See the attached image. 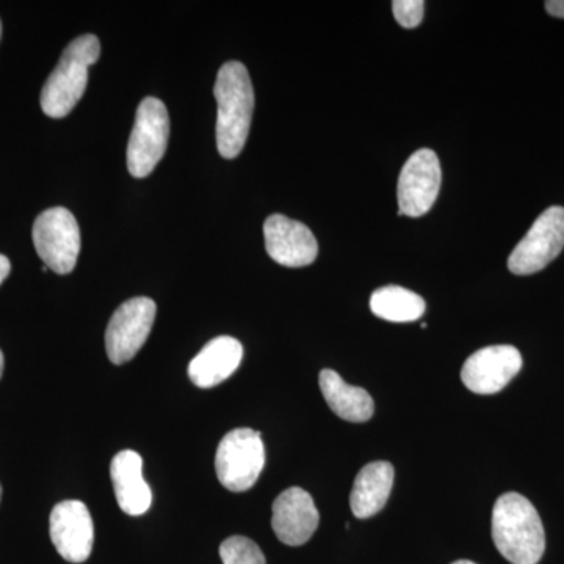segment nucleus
I'll list each match as a JSON object with an SVG mask.
<instances>
[{
  "label": "nucleus",
  "instance_id": "25",
  "mask_svg": "<svg viewBox=\"0 0 564 564\" xmlns=\"http://www.w3.org/2000/svg\"><path fill=\"white\" fill-rule=\"evenodd\" d=\"M0 36H2V22H0Z\"/></svg>",
  "mask_w": 564,
  "mask_h": 564
},
{
  "label": "nucleus",
  "instance_id": "20",
  "mask_svg": "<svg viewBox=\"0 0 564 564\" xmlns=\"http://www.w3.org/2000/svg\"><path fill=\"white\" fill-rule=\"evenodd\" d=\"M393 17L404 29H415L423 20L425 2L423 0H393Z\"/></svg>",
  "mask_w": 564,
  "mask_h": 564
},
{
  "label": "nucleus",
  "instance_id": "9",
  "mask_svg": "<svg viewBox=\"0 0 564 564\" xmlns=\"http://www.w3.org/2000/svg\"><path fill=\"white\" fill-rule=\"evenodd\" d=\"M440 158L432 150L415 151L406 163L399 177L397 198H399V215L419 218L432 209L441 191Z\"/></svg>",
  "mask_w": 564,
  "mask_h": 564
},
{
  "label": "nucleus",
  "instance_id": "22",
  "mask_svg": "<svg viewBox=\"0 0 564 564\" xmlns=\"http://www.w3.org/2000/svg\"><path fill=\"white\" fill-rule=\"evenodd\" d=\"M10 272L11 263L9 258H7V256L0 254V285H2V282L9 278Z\"/></svg>",
  "mask_w": 564,
  "mask_h": 564
},
{
  "label": "nucleus",
  "instance_id": "1",
  "mask_svg": "<svg viewBox=\"0 0 564 564\" xmlns=\"http://www.w3.org/2000/svg\"><path fill=\"white\" fill-rule=\"evenodd\" d=\"M492 540L511 564H538L545 551L543 522L527 497L507 492L492 510Z\"/></svg>",
  "mask_w": 564,
  "mask_h": 564
},
{
  "label": "nucleus",
  "instance_id": "12",
  "mask_svg": "<svg viewBox=\"0 0 564 564\" xmlns=\"http://www.w3.org/2000/svg\"><path fill=\"white\" fill-rule=\"evenodd\" d=\"M265 250L280 265L300 269L317 259L318 243L313 231L303 223L284 215H270L263 223Z\"/></svg>",
  "mask_w": 564,
  "mask_h": 564
},
{
  "label": "nucleus",
  "instance_id": "23",
  "mask_svg": "<svg viewBox=\"0 0 564 564\" xmlns=\"http://www.w3.org/2000/svg\"><path fill=\"white\" fill-rule=\"evenodd\" d=\"M3 373V352L0 350V378H2Z\"/></svg>",
  "mask_w": 564,
  "mask_h": 564
},
{
  "label": "nucleus",
  "instance_id": "16",
  "mask_svg": "<svg viewBox=\"0 0 564 564\" xmlns=\"http://www.w3.org/2000/svg\"><path fill=\"white\" fill-rule=\"evenodd\" d=\"M393 475L392 464L386 462L370 463L359 470L350 496V507L356 518H372L383 510L391 496Z\"/></svg>",
  "mask_w": 564,
  "mask_h": 564
},
{
  "label": "nucleus",
  "instance_id": "24",
  "mask_svg": "<svg viewBox=\"0 0 564 564\" xmlns=\"http://www.w3.org/2000/svg\"><path fill=\"white\" fill-rule=\"evenodd\" d=\"M452 564H477V563L469 562V560H458V562H455Z\"/></svg>",
  "mask_w": 564,
  "mask_h": 564
},
{
  "label": "nucleus",
  "instance_id": "7",
  "mask_svg": "<svg viewBox=\"0 0 564 564\" xmlns=\"http://www.w3.org/2000/svg\"><path fill=\"white\" fill-rule=\"evenodd\" d=\"M564 248V207L544 210L524 239L508 258V269L519 276L541 272L558 258Z\"/></svg>",
  "mask_w": 564,
  "mask_h": 564
},
{
  "label": "nucleus",
  "instance_id": "18",
  "mask_svg": "<svg viewBox=\"0 0 564 564\" xmlns=\"http://www.w3.org/2000/svg\"><path fill=\"white\" fill-rule=\"evenodd\" d=\"M370 310L383 321L408 323L419 321L425 314L426 304L417 293L399 285H386L372 293Z\"/></svg>",
  "mask_w": 564,
  "mask_h": 564
},
{
  "label": "nucleus",
  "instance_id": "11",
  "mask_svg": "<svg viewBox=\"0 0 564 564\" xmlns=\"http://www.w3.org/2000/svg\"><path fill=\"white\" fill-rule=\"evenodd\" d=\"M51 540L66 562H87L95 544V524L87 505L80 500L55 505L51 513Z\"/></svg>",
  "mask_w": 564,
  "mask_h": 564
},
{
  "label": "nucleus",
  "instance_id": "17",
  "mask_svg": "<svg viewBox=\"0 0 564 564\" xmlns=\"http://www.w3.org/2000/svg\"><path fill=\"white\" fill-rule=\"evenodd\" d=\"M318 384L325 402L344 421L361 423L372 419L375 404L366 389L345 383L339 373L329 369L322 370Z\"/></svg>",
  "mask_w": 564,
  "mask_h": 564
},
{
  "label": "nucleus",
  "instance_id": "21",
  "mask_svg": "<svg viewBox=\"0 0 564 564\" xmlns=\"http://www.w3.org/2000/svg\"><path fill=\"white\" fill-rule=\"evenodd\" d=\"M545 10H547V13L552 14V17L564 20V0H547V2H545Z\"/></svg>",
  "mask_w": 564,
  "mask_h": 564
},
{
  "label": "nucleus",
  "instance_id": "26",
  "mask_svg": "<svg viewBox=\"0 0 564 564\" xmlns=\"http://www.w3.org/2000/svg\"><path fill=\"white\" fill-rule=\"evenodd\" d=\"M0 497H2V486H0Z\"/></svg>",
  "mask_w": 564,
  "mask_h": 564
},
{
  "label": "nucleus",
  "instance_id": "13",
  "mask_svg": "<svg viewBox=\"0 0 564 564\" xmlns=\"http://www.w3.org/2000/svg\"><path fill=\"white\" fill-rule=\"evenodd\" d=\"M321 522V514L313 497L302 488H289L273 502V532L281 543L292 545L306 544L313 538Z\"/></svg>",
  "mask_w": 564,
  "mask_h": 564
},
{
  "label": "nucleus",
  "instance_id": "19",
  "mask_svg": "<svg viewBox=\"0 0 564 564\" xmlns=\"http://www.w3.org/2000/svg\"><path fill=\"white\" fill-rule=\"evenodd\" d=\"M223 564H265L261 547L250 538L231 536L220 545Z\"/></svg>",
  "mask_w": 564,
  "mask_h": 564
},
{
  "label": "nucleus",
  "instance_id": "6",
  "mask_svg": "<svg viewBox=\"0 0 564 564\" xmlns=\"http://www.w3.org/2000/svg\"><path fill=\"white\" fill-rule=\"evenodd\" d=\"M33 245L47 269L68 274L80 252V229L76 217L65 207H52L33 223Z\"/></svg>",
  "mask_w": 564,
  "mask_h": 564
},
{
  "label": "nucleus",
  "instance_id": "15",
  "mask_svg": "<svg viewBox=\"0 0 564 564\" xmlns=\"http://www.w3.org/2000/svg\"><path fill=\"white\" fill-rule=\"evenodd\" d=\"M243 358V347L234 337L221 336L210 340L188 366V378L202 389L215 388L228 380Z\"/></svg>",
  "mask_w": 564,
  "mask_h": 564
},
{
  "label": "nucleus",
  "instance_id": "4",
  "mask_svg": "<svg viewBox=\"0 0 564 564\" xmlns=\"http://www.w3.org/2000/svg\"><path fill=\"white\" fill-rule=\"evenodd\" d=\"M265 466L261 433L251 429L232 430L223 437L215 455L218 480L232 492L251 489Z\"/></svg>",
  "mask_w": 564,
  "mask_h": 564
},
{
  "label": "nucleus",
  "instance_id": "2",
  "mask_svg": "<svg viewBox=\"0 0 564 564\" xmlns=\"http://www.w3.org/2000/svg\"><path fill=\"white\" fill-rule=\"evenodd\" d=\"M214 95L218 104V152L225 159H236L247 143L254 110V90L243 63L228 62L221 66Z\"/></svg>",
  "mask_w": 564,
  "mask_h": 564
},
{
  "label": "nucleus",
  "instance_id": "14",
  "mask_svg": "<svg viewBox=\"0 0 564 564\" xmlns=\"http://www.w3.org/2000/svg\"><path fill=\"white\" fill-rule=\"evenodd\" d=\"M110 478L122 513L141 516L151 508L152 492L143 478V459L133 451H122L111 459Z\"/></svg>",
  "mask_w": 564,
  "mask_h": 564
},
{
  "label": "nucleus",
  "instance_id": "3",
  "mask_svg": "<svg viewBox=\"0 0 564 564\" xmlns=\"http://www.w3.org/2000/svg\"><path fill=\"white\" fill-rule=\"evenodd\" d=\"M99 55L98 36L88 33L70 41L41 91V109L47 117H68L87 90L88 68L99 61Z\"/></svg>",
  "mask_w": 564,
  "mask_h": 564
},
{
  "label": "nucleus",
  "instance_id": "5",
  "mask_svg": "<svg viewBox=\"0 0 564 564\" xmlns=\"http://www.w3.org/2000/svg\"><path fill=\"white\" fill-rule=\"evenodd\" d=\"M170 140V117L158 98L141 101L128 147V169L133 177H147L165 155Z\"/></svg>",
  "mask_w": 564,
  "mask_h": 564
},
{
  "label": "nucleus",
  "instance_id": "8",
  "mask_svg": "<svg viewBox=\"0 0 564 564\" xmlns=\"http://www.w3.org/2000/svg\"><path fill=\"white\" fill-rule=\"evenodd\" d=\"M158 306L147 296H137L118 307L106 332L107 355L121 366L133 359L150 337Z\"/></svg>",
  "mask_w": 564,
  "mask_h": 564
},
{
  "label": "nucleus",
  "instance_id": "10",
  "mask_svg": "<svg viewBox=\"0 0 564 564\" xmlns=\"http://www.w3.org/2000/svg\"><path fill=\"white\" fill-rule=\"evenodd\" d=\"M522 356L513 345H491L467 358L462 380L469 391L478 395H492L507 388L521 372Z\"/></svg>",
  "mask_w": 564,
  "mask_h": 564
}]
</instances>
